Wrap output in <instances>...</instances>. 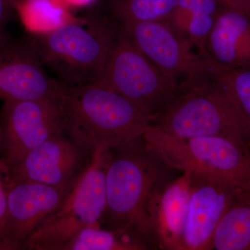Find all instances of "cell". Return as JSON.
Wrapping results in <instances>:
<instances>
[{"label":"cell","mask_w":250,"mask_h":250,"mask_svg":"<svg viewBox=\"0 0 250 250\" xmlns=\"http://www.w3.org/2000/svg\"><path fill=\"white\" fill-rule=\"evenodd\" d=\"M90 157L64 133L31 150L7 172L5 181H30L70 190Z\"/></svg>","instance_id":"13"},{"label":"cell","mask_w":250,"mask_h":250,"mask_svg":"<svg viewBox=\"0 0 250 250\" xmlns=\"http://www.w3.org/2000/svg\"><path fill=\"white\" fill-rule=\"evenodd\" d=\"M6 209L0 250H24L29 238L70 190L25 180H6Z\"/></svg>","instance_id":"10"},{"label":"cell","mask_w":250,"mask_h":250,"mask_svg":"<svg viewBox=\"0 0 250 250\" xmlns=\"http://www.w3.org/2000/svg\"><path fill=\"white\" fill-rule=\"evenodd\" d=\"M212 75L223 87L250 143V68L226 69L208 59Z\"/></svg>","instance_id":"20"},{"label":"cell","mask_w":250,"mask_h":250,"mask_svg":"<svg viewBox=\"0 0 250 250\" xmlns=\"http://www.w3.org/2000/svg\"><path fill=\"white\" fill-rule=\"evenodd\" d=\"M147 146L172 170L205 172L238 187L250 183V143L221 136L177 139L148 126Z\"/></svg>","instance_id":"6"},{"label":"cell","mask_w":250,"mask_h":250,"mask_svg":"<svg viewBox=\"0 0 250 250\" xmlns=\"http://www.w3.org/2000/svg\"><path fill=\"white\" fill-rule=\"evenodd\" d=\"M59 82L49 77L34 36H0V100L58 98Z\"/></svg>","instance_id":"11"},{"label":"cell","mask_w":250,"mask_h":250,"mask_svg":"<svg viewBox=\"0 0 250 250\" xmlns=\"http://www.w3.org/2000/svg\"><path fill=\"white\" fill-rule=\"evenodd\" d=\"M179 0H113L112 9L123 22H167Z\"/></svg>","instance_id":"21"},{"label":"cell","mask_w":250,"mask_h":250,"mask_svg":"<svg viewBox=\"0 0 250 250\" xmlns=\"http://www.w3.org/2000/svg\"><path fill=\"white\" fill-rule=\"evenodd\" d=\"M213 250H250V183L239 188L220 220Z\"/></svg>","instance_id":"17"},{"label":"cell","mask_w":250,"mask_h":250,"mask_svg":"<svg viewBox=\"0 0 250 250\" xmlns=\"http://www.w3.org/2000/svg\"><path fill=\"white\" fill-rule=\"evenodd\" d=\"M170 169L143 136L111 148L106 172V205L101 222L106 220L110 229H132L156 243L149 207L154 195L170 182Z\"/></svg>","instance_id":"1"},{"label":"cell","mask_w":250,"mask_h":250,"mask_svg":"<svg viewBox=\"0 0 250 250\" xmlns=\"http://www.w3.org/2000/svg\"><path fill=\"white\" fill-rule=\"evenodd\" d=\"M62 1L75 6H83L92 4L95 0H62Z\"/></svg>","instance_id":"25"},{"label":"cell","mask_w":250,"mask_h":250,"mask_svg":"<svg viewBox=\"0 0 250 250\" xmlns=\"http://www.w3.org/2000/svg\"><path fill=\"white\" fill-rule=\"evenodd\" d=\"M229 4L241 10L250 18V0H228Z\"/></svg>","instance_id":"24"},{"label":"cell","mask_w":250,"mask_h":250,"mask_svg":"<svg viewBox=\"0 0 250 250\" xmlns=\"http://www.w3.org/2000/svg\"><path fill=\"white\" fill-rule=\"evenodd\" d=\"M152 238L132 229H106L101 223L81 230L62 250H141L149 249Z\"/></svg>","instance_id":"18"},{"label":"cell","mask_w":250,"mask_h":250,"mask_svg":"<svg viewBox=\"0 0 250 250\" xmlns=\"http://www.w3.org/2000/svg\"><path fill=\"white\" fill-rule=\"evenodd\" d=\"M64 133L59 98L4 101L0 111V158L6 174L31 150Z\"/></svg>","instance_id":"8"},{"label":"cell","mask_w":250,"mask_h":250,"mask_svg":"<svg viewBox=\"0 0 250 250\" xmlns=\"http://www.w3.org/2000/svg\"><path fill=\"white\" fill-rule=\"evenodd\" d=\"M119 31L176 82L180 77L185 78L182 83H190L211 75L206 57L194 53L190 41L168 22H123Z\"/></svg>","instance_id":"9"},{"label":"cell","mask_w":250,"mask_h":250,"mask_svg":"<svg viewBox=\"0 0 250 250\" xmlns=\"http://www.w3.org/2000/svg\"><path fill=\"white\" fill-rule=\"evenodd\" d=\"M96 83L120 94L152 118L164 109L182 88L119 30L103 76Z\"/></svg>","instance_id":"7"},{"label":"cell","mask_w":250,"mask_h":250,"mask_svg":"<svg viewBox=\"0 0 250 250\" xmlns=\"http://www.w3.org/2000/svg\"><path fill=\"white\" fill-rule=\"evenodd\" d=\"M59 100L67 136L88 155L143 136L152 117L120 94L98 83L59 82Z\"/></svg>","instance_id":"2"},{"label":"cell","mask_w":250,"mask_h":250,"mask_svg":"<svg viewBox=\"0 0 250 250\" xmlns=\"http://www.w3.org/2000/svg\"><path fill=\"white\" fill-rule=\"evenodd\" d=\"M190 175L191 191L182 249L213 250L215 230L241 187L205 172L190 171Z\"/></svg>","instance_id":"12"},{"label":"cell","mask_w":250,"mask_h":250,"mask_svg":"<svg viewBox=\"0 0 250 250\" xmlns=\"http://www.w3.org/2000/svg\"><path fill=\"white\" fill-rule=\"evenodd\" d=\"M14 13V0H0V36L5 34V29Z\"/></svg>","instance_id":"23"},{"label":"cell","mask_w":250,"mask_h":250,"mask_svg":"<svg viewBox=\"0 0 250 250\" xmlns=\"http://www.w3.org/2000/svg\"><path fill=\"white\" fill-rule=\"evenodd\" d=\"M31 35L41 62L55 74L57 80L80 85L97 83L103 76L118 31L106 18L90 13L53 31Z\"/></svg>","instance_id":"3"},{"label":"cell","mask_w":250,"mask_h":250,"mask_svg":"<svg viewBox=\"0 0 250 250\" xmlns=\"http://www.w3.org/2000/svg\"><path fill=\"white\" fill-rule=\"evenodd\" d=\"M223 4L228 0H179L169 20L171 25L187 36L202 57L207 56V39Z\"/></svg>","instance_id":"16"},{"label":"cell","mask_w":250,"mask_h":250,"mask_svg":"<svg viewBox=\"0 0 250 250\" xmlns=\"http://www.w3.org/2000/svg\"><path fill=\"white\" fill-rule=\"evenodd\" d=\"M14 7L30 34L53 31L75 17L62 0H14Z\"/></svg>","instance_id":"19"},{"label":"cell","mask_w":250,"mask_h":250,"mask_svg":"<svg viewBox=\"0 0 250 250\" xmlns=\"http://www.w3.org/2000/svg\"><path fill=\"white\" fill-rule=\"evenodd\" d=\"M207 56L218 66H250V18L241 10L223 4L207 39Z\"/></svg>","instance_id":"15"},{"label":"cell","mask_w":250,"mask_h":250,"mask_svg":"<svg viewBox=\"0 0 250 250\" xmlns=\"http://www.w3.org/2000/svg\"><path fill=\"white\" fill-rule=\"evenodd\" d=\"M110 149L97 147L58 208L31 235L24 250H62L81 230L101 223L106 205Z\"/></svg>","instance_id":"5"},{"label":"cell","mask_w":250,"mask_h":250,"mask_svg":"<svg viewBox=\"0 0 250 250\" xmlns=\"http://www.w3.org/2000/svg\"><path fill=\"white\" fill-rule=\"evenodd\" d=\"M181 87L175 98L152 116L149 126L177 139L221 136L248 141L232 104L212 74Z\"/></svg>","instance_id":"4"},{"label":"cell","mask_w":250,"mask_h":250,"mask_svg":"<svg viewBox=\"0 0 250 250\" xmlns=\"http://www.w3.org/2000/svg\"><path fill=\"white\" fill-rule=\"evenodd\" d=\"M6 167L0 158V235L4 227L5 213L6 209V182L4 174L6 175Z\"/></svg>","instance_id":"22"},{"label":"cell","mask_w":250,"mask_h":250,"mask_svg":"<svg viewBox=\"0 0 250 250\" xmlns=\"http://www.w3.org/2000/svg\"><path fill=\"white\" fill-rule=\"evenodd\" d=\"M191 191L190 171L168 182L153 197L149 218L153 236L162 249L183 250L182 238Z\"/></svg>","instance_id":"14"}]
</instances>
